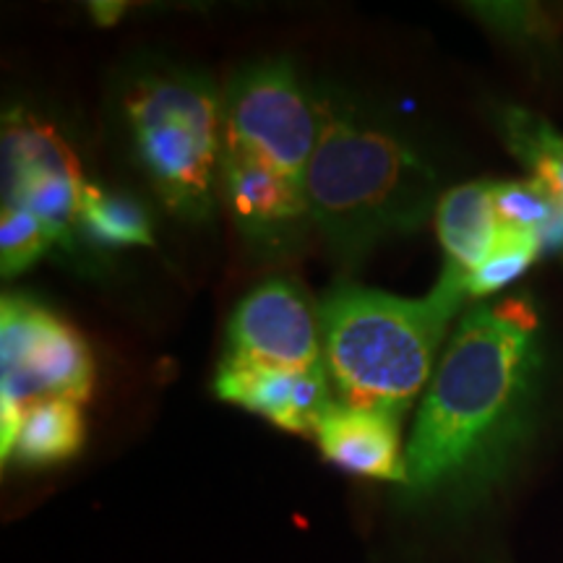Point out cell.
<instances>
[{
    "label": "cell",
    "mask_w": 563,
    "mask_h": 563,
    "mask_svg": "<svg viewBox=\"0 0 563 563\" xmlns=\"http://www.w3.org/2000/svg\"><path fill=\"white\" fill-rule=\"evenodd\" d=\"M498 133L514 157L530 170L532 180L563 207V133L525 108L498 112Z\"/></svg>",
    "instance_id": "cell-14"
},
{
    "label": "cell",
    "mask_w": 563,
    "mask_h": 563,
    "mask_svg": "<svg viewBox=\"0 0 563 563\" xmlns=\"http://www.w3.org/2000/svg\"><path fill=\"white\" fill-rule=\"evenodd\" d=\"M222 129L224 144L302 180L319 139V108L290 60H258L232 76L222 95Z\"/></svg>",
    "instance_id": "cell-5"
},
{
    "label": "cell",
    "mask_w": 563,
    "mask_h": 563,
    "mask_svg": "<svg viewBox=\"0 0 563 563\" xmlns=\"http://www.w3.org/2000/svg\"><path fill=\"white\" fill-rule=\"evenodd\" d=\"M79 230L97 245H154L146 209L125 194L104 191L87 180L79 201Z\"/></svg>",
    "instance_id": "cell-15"
},
{
    "label": "cell",
    "mask_w": 563,
    "mask_h": 563,
    "mask_svg": "<svg viewBox=\"0 0 563 563\" xmlns=\"http://www.w3.org/2000/svg\"><path fill=\"white\" fill-rule=\"evenodd\" d=\"M0 136L3 207L30 211L68 245L87 186L74 146L53 121L21 108L5 112Z\"/></svg>",
    "instance_id": "cell-7"
},
{
    "label": "cell",
    "mask_w": 563,
    "mask_h": 563,
    "mask_svg": "<svg viewBox=\"0 0 563 563\" xmlns=\"http://www.w3.org/2000/svg\"><path fill=\"white\" fill-rule=\"evenodd\" d=\"M464 277L460 266L446 264L426 298L334 287L319 302V321L336 402L405 418L433 378L449 321L467 298Z\"/></svg>",
    "instance_id": "cell-3"
},
{
    "label": "cell",
    "mask_w": 563,
    "mask_h": 563,
    "mask_svg": "<svg viewBox=\"0 0 563 563\" xmlns=\"http://www.w3.org/2000/svg\"><path fill=\"white\" fill-rule=\"evenodd\" d=\"M220 188L235 228L258 253L287 251L311 224L302 180L232 144L222 146Z\"/></svg>",
    "instance_id": "cell-9"
},
{
    "label": "cell",
    "mask_w": 563,
    "mask_h": 563,
    "mask_svg": "<svg viewBox=\"0 0 563 563\" xmlns=\"http://www.w3.org/2000/svg\"><path fill=\"white\" fill-rule=\"evenodd\" d=\"M493 207L501 228L532 232L543 253L563 251V207L538 180L493 183Z\"/></svg>",
    "instance_id": "cell-16"
},
{
    "label": "cell",
    "mask_w": 563,
    "mask_h": 563,
    "mask_svg": "<svg viewBox=\"0 0 563 563\" xmlns=\"http://www.w3.org/2000/svg\"><path fill=\"white\" fill-rule=\"evenodd\" d=\"M540 253H543V245H540L532 232L504 228L496 251L485 258V264H481L475 272H470L464 277V282H467V295H473L475 300H485L488 295L509 285V282L522 277L538 262Z\"/></svg>",
    "instance_id": "cell-17"
},
{
    "label": "cell",
    "mask_w": 563,
    "mask_h": 563,
    "mask_svg": "<svg viewBox=\"0 0 563 563\" xmlns=\"http://www.w3.org/2000/svg\"><path fill=\"white\" fill-rule=\"evenodd\" d=\"M121 110L139 170L180 222L211 220L222 175V95L199 70L150 63L129 74Z\"/></svg>",
    "instance_id": "cell-4"
},
{
    "label": "cell",
    "mask_w": 563,
    "mask_h": 563,
    "mask_svg": "<svg viewBox=\"0 0 563 563\" xmlns=\"http://www.w3.org/2000/svg\"><path fill=\"white\" fill-rule=\"evenodd\" d=\"M217 397L262 415L282 431L313 435L323 415L336 402L327 363L311 371H269L241 363H220Z\"/></svg>",
    "instance_id": "cell-10"
},
{
    "label": "cell",
    "mask_w": 563,
    "mask_h": 563,
    "mask_svg": "<svg viewBox=\"0 0 563 563\" xmlns=\"http://www.w3.org/2000/svg\"><path fill=\"white\" fill-rule=\"evenodd\" d=\"M319 139L306 167L308 214L336 256L420 230L439 207L433 165L386 118L342 95H316Z\"/></svg>",
    "instance_id": "cell-2"
},
{
    "label": "cell",
    "mask_w": 563,
    "mask_h": 563,
    "mask_svg": "<svg viewBox=\"0 0 563 563\" xmlns=\"http://www.w3.org/2000/svg\"><path fill=\"white\" fill-rule=\"evenodd\" d=\"M55 245H60L58 235L30 211L5 207L0 211V269H3V277H16L26 272Z\"/></svg>",
    "instance_id": "cell-18"
},
{
    "label": "cell",
    "mask_w": 563,
    "mask_h": 563,
    "mask_svg": "<svg viewBox=\"0 0 563 563\" xmlns=\"http://www.w3.org/2000/svg\"><path fill=\"white\" fill-rule=\"evenodd\" d=\"M435 230L446 264L475 272L501 241V222L493 207V183H462L449 188L435 207Z\"/></svg>",
    "instance_id": "cell-12"
},
{
    "label": "cell",
    "mask_w": 563,
    "mask_h": 563,
    "mask_svg": "<svg viewBox=\"0 0 563 563\" xmlns=\"http://www.w3.org/2000/svg\"><path fill=\"white\" fill-rule=\"evenodd\" d=\"M95 386V361L70 323L40 302L5 295L0 306V402L21 412L47 399L84 405Z\"/></svg>",
    "instance_id": "cell-6"
},
{
    "label": "cell",
    "mask_w": 563,
    "mask_h": 563,
    "mask_svg": "<svg viewBox=\"0 0 563 563\" xmlns=\"http://www.w3.org/2000/svg\"><path fill=\"white\" fill-rule=\"evenodd\" d=\"M222 361L269 371L323 365L319 308L290 279H269L238 302L228 323Z\"/></svg>",
    "instance_id": "cell-8"
},
{
    "label": "cell",
    "mask_w": 563,
    "mask_h": 563,
    "mask_svg": "<svg viewBox=\"0 0 563 563\" xmlns=\"http://www.w3.org/2000/svg\"><path fill=\"white\" fill-rule=\"evenodd\" d=\"M81 405L68 399H47L24 410L13 456L24 467H53L68 462L84 446Z\"/></svg>",
    "instance_id": "cell-13"
},
{
    "label": "cell",
    "mask_w": 563,
    "mask_h": 563,
    "mask_svg": "<svg viewBox=\"0 0 563 563\" xmlns=\"http://www.w3.org/2000/svg\"><path fill=\"white\" fill-rule=\"evenodd\" d=\"M89 9H91V16L100 21L102 26H112L123 16L125 3H91Z\"/></svg>",
    "instance_id": "cell-19"
},
{
    "label": "cell",
    "mask_w": 563,
    "mask_h": 563,
    "mask_svg": "<svg viewBox=\"0 0 563 563\" xmlns=\"http://www.w3.org/2000/svg\"><path fill=\"white\" fill-rule=\"evenodd\" d=\"M402 420L334 402L316 428L321 454L347 473L405 485Z\"/></svg>",
    "instance_id": "cell-11"
},
{
    "label": "cell",
    "mask_w": 563,
    "mask_h": 563,
    "mask_svg": "<svg viewBox=\"0 0 563 563\" xmlns=\"http://www.w3.org/2000/svg\"><path fill=\"white\" fill-rule=\"evenodd\" d=\"M545 355L530 302H477L462 316L405 449L412 504L473 509L509 481L538 431Z\"/></svg>",
    "instance_id": "cell-1"
}]
</instances>
